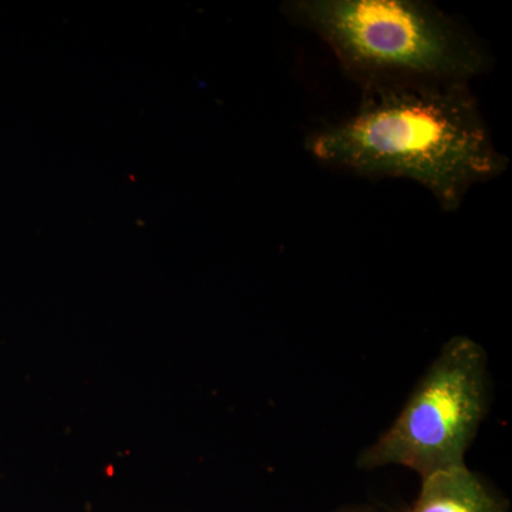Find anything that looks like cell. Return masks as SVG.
Masks as SVG:
<instances>
[{"label":"cell","mask_w":512,"mask_h":512,"mask_svg":"<svg viewBox=\"0 0 512 512\" xmlns=\"http://www.w3.org/2000/svg\"><path fill=\"white\" fill-rule=\"evenodd\" d=\"M305 148L318 163L366 178L421 185L446 212L467 192L505 173L470 84H399L362 92L352 113L313 130Z\"/></svg>","instance_id":"1"},{"label":"cell","mask_w":512,"mask_h":512,"mask_svg":"<svg viewBox=\"0 0 512 512\" xmlns=\"http://www.w3.org/2000/svg\"><path fill=\"white\" fill-rule=\"evenodd\" d=\"M285 15L312 30L362 92L399 84H470L483 47L423 0H291Z\"/></svg>","instance_id":"2"},{"label":"cell","mask_w":512,"mask_h":512,"mask_svg":"<svg viewBox=\"0 0 512 512\" xmlns=\"http://www.w3.org/2000/svg\"><path fill=\"white\" fill-rule=\"evenodd\" d=\"M490 407V370L483 346L454 336L420 377L402 412L362 451L357 467L402 466L421 478L466 464Z\"/></svg>","instance_id":"3"},{"label":"cell","mask_w":512,"mask_h":512,"mask_svg":"<svg viewBox=\"0 0 512 512\" xmlns=\"http://www.w3.org/2000/svg\"><path fill=\"white\" fill-rule=\"evenodd\" d=\"M409 512H510V505L463 464L421 478L419 498Z\"/></svg>","instance_id":"4"},{"label":"cell","mask_w":512,"mask_h":512,"mask_svg":"<svg viewBox=\"0 0 512 512\" xmlns=\"http://www.w3.org/2000/svg\"><path fill=\"white\" fill-rule=\"evenodd\" d=\"M342 512H370V511H363V510H348V511H342Z\"/></svg>","instance_id":"5"}]
</instances>
